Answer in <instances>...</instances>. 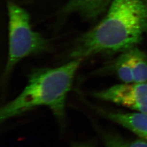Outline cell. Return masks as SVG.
<instances>
[{
    "label": "cell",
    "mask_w": 147,
    "mask_h": 147,
    "mask_svg": "<svg viewBox=\"0 0 147 147\" xmlns=\"http://www.w3.org/2000/svg\"><path fill=\"white\" fill-rule=\"evenodd\" d=\"M104 19L75 42L70 57L124 52L147 36V9L143 0H113Z\"/></svg>",
    "instance_id": "1"
},
{
    "label": "cell",
    "mask_w": 147,
    "mask_h": 147,
    "mask_svg": "<svg viewBox=\"0 0 147 147\" xmlns=\"http://www.w3.org/2000/svg\"><path fill=\"white\" fill-rule=\"evenodd\" d=\"M83 59L76 58L56 68L34 69L26 86L0 111L1 122L37 107L47 106L59 121L65 116V102L75 75Z\"/></svg>",
    "instance_id": "2"
},
{
    "label": "cell",
    "mask_w": 147,
    "mask_h": 147,
    "mask_svg": "<svg viewBox=\"0 0 147 147\" xmlns=\"http://www.w3.org/2000/svg\"><path fill=\"white\" fill-rule=\"evenodd\" d=\"M9 50L4 76H7L22 59L43 53L48 49L49 41L34 31L28 12L16 3L8 1Z\"/></svg>",
    "instance_id": "3"
},
{
    "label": "cell",
    "mask_w": 147,
    "mask_h": 147,
    "mask_svg": "<svg viewBox=\"0 0 147 147\" xmlns=\"http://www.w3.org/2000/svg\"><path fill=\"white\" fill-rule=\"evenodd\" d=\"M94 96L129 108L147 113V82L123 83L96 92Z\"/></svg>",
    "instance_id": "4"
},
{
    "label": "cell",
    "mask_w": 147,
    "mask_h": 147,
    "mask_svg": "<svg viewBox=\"0 0 147 147\" xmlns=\"http://www.w3.org/2000/svg\"><path fill=\"white\" fill-rule=\"evenodd\" d=\"M110 68L123 83L147 82V53L137 47L121 53Z\"/></svg>",
    "instance_id": "5"
},
{
    "label": "cell",
    "mask_w": 147,
    "mask_h": 147,
    "mask_svg": "<svg viewBox=\"0 0 147 147\" xmlns=\"http://www.w3.org/2000/svg\"><path fill=\"white\" fill-rule=\"evenodd\" d=\"M113 0H68L59 11L61 16L76 14L87 21H95L109 8Z\"/></svg>",
    "instance_id": "6"
},
{
    "label": "cell",
    "mask_w": 147,
    "mask_h": 147,
    "mask_svg": "<svg viewBox=\"0 0 147 147\" xmlns=\"http://www.w3.org/2000/svg\"><path fill=\"white\" fill-rule=\"evenodd\" d=\"M106 118L134 132L147 141V113L105 112Z\"/></svg>",
    "instance_id": "7"
},
{
    "label": "cell",
    "mask_w": 147,
    "mask_h": 147,
    "mask_svg": "<svg viewBox=\"0 0 147 147\" xmlns=\"http://www.w3.org/2000/svg\"><path fill=\"white\" fill-rule=\"evenodd\" d=\"M102 140L105 147H147V141L143 139L126 140L117 134L110 132L104 133Z\"/></svg>",
    "instance_id": "8"
},
{
    "label": "cell",
    "mask_w": 147,
    "mask_h": 147,
    "mask_svg": "<svg viewBox=\"0 0 147 147\" xmlns=\"http://www.w3.org/2000/svg\"><path fill=\"white\" fill-rule=\"evenodd\" d=\"M73 147H92V146L87 145V144H79V145H75Z\"/></svg>",
    "instance_id": "9"
},
{
    "label": "cell",
    "mask_w": 147,
    "mask_h": 147,
    "mask_svg": "<svg viewBox=\"0 0 147 147\" xmlns=\"http://www.w3.org/2000/svg\"><path fill=\"white\" fill-rule=\"evenodd\" d=\"M143 2H144V5H146V7L147 9V0H143Z\"/></svg>",
    "instance_id": "10"
}]
</instances>
